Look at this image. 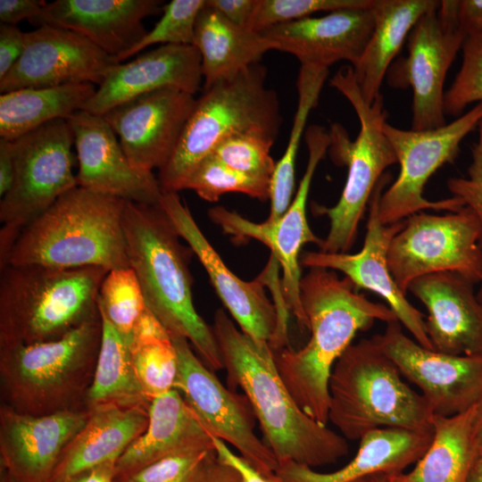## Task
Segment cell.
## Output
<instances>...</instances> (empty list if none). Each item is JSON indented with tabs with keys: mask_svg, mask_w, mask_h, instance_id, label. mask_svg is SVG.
Returning <instances> with one entry per match:
<instances>
[{
	"mask_svg": "<svg viewBox=\"0 0 482 482\" xmlns=\"http://www.w3.org/2000/svg\"><path fill=\"white\" fill-rule=\"evenodd\" d=\"M300 284L301 303L311 337L299 350L274 352L276 366L298 406L322 425L328 422L332 369L359 331L376 320H397L391 309L369 300L346 277L309 268Z\"/></svg>",
	"mask_w": 482,
	"mask_h": 482,
	"instance_id": "cell-2",
	"label": "cell"
},
{
	"mask_svg": "<svg viewBox=\"0 0 482 482\" xmlns=\"http://www.w3.org/2000/svg\"><path fill=\"white\" fill-rule=\"evenodd\" d=\"M351 104L360 122V131L351 141L338 124L329 130L333 162L347 166L345 185L332 207L314 205V211L329 219L328 236L320 246L324 253H347L355 242L360 220L385 170L397 163L394 148L384 131L387 112L383 96L367 104L362 96L353 67L340 68L329 81Z\"/></svg>",
	"mask_w": 482,
	"mask_h": 482,
	"instance_id": "cell-9",
	"label": "cell"
},
{
	"mask_svg": "<svg viewBox=\"0 0 482 482\" xmlns=\"http://www.w3.org/2000/svg\"><path fill=\"white\" fill-rule=\"evenodd\" d=\"M270 179L252 177L232 170L209 154L193 170L184 189L193 190L208 202H216L226 193H242L265 201L270 195Z\"/></svg>",
	"mask_w": 482,
	"mask_h": 482,
	"instance_id": "cell-37",
	"label": "cell"
},
{
	"mask_svg": "<svg viewBox=\"0 0 482 482\" xmlns=\"http://www.w3.org/2000/svg\"><path fill=\"white\" fill-rule=\"evenodd\" d=\"M93 84L29 87L0 96V136L14 140L50 121L67 120L95 95Z\"/></svg>",
	"mask_w": 482,
	"mask_h": 482,
	"instance_id": "cell-33",
	"label": "cell"
},
{
	"mask_svg": "<svg viewBox=\"0 0 482 482\" xmlns=\"http://www.w3.org/2000/svg\"><path fill=\"white\" fill-rule=\"evenodd\" d=\"M473 286L453 272L425 275L409 285L428 310L425 326L433 350L482 358V303Z\"/></svg>",
	"mask_w": 482,
	"mask_h": 482,
	"instance_id": "cell-23",
	"label": "cell"
},
{
	"mask_svg": "<svg viewBox=\"0 0 482 482\" xmlns=\"http://www.w3.org/2000/svg\"><path fill=\"white\" fill-rule=\"evenodd\" d=\"M178 353L174 389L207 433L228 442L252 467L272 481L279 464L254 433V414L246 397L226 388L197 357L188 340L171 337Z\"/></svg>",
	"mask_w": 482,
	"mask_h": 482,
	"instance_id": "cell-15",
	"label": "cell"
},
{
	"mask_svg": "<svg viewBox=\"0 0 482 482\" xmlns=\"http://www.w3.org/2000/svg\"><path fill=\"white\" fill-rule=\"evenodd\" d=\"M1 482H11L5 476H2Z\"/></svg>",
	"mask_w": 482,
	"mask_h": 482,
	"instance_id": "cell-58",
	"label": "cell"
},
{
	"mask_svg": "<svg viewBox=\"0 0 482 482\" xmlns=\"http://www.w3.org/2000/svg\"><path fill=\"white\" fill-rule=\"evenodd\" d=\"M258 0H205V5L235 26L248 29Z\"/></svg>",
	"mask_w": 482,
	"mask_h": 482,
	"instance_id": "cell-46",
	"label": "cell"
},
{
	"mask_svg": "<svg viewBox=\"0 0 482 482\" xmlns=\"http://www.w3.org/2000/svg\"><path fill=\"white\" fill-rule=\"evenodd\" d=\"M14 180L0 201V268L22 229L61 195L78 187L72 130L59 119L12 140Z\"/></svg>",
	"mask_w": 482,
	"mask_h": 482,
	"instance_id": "cell-10",
	"label": "cell"
},
{
	"mask_svg": "<svg viewBox=\"0 0 482 482\" xmlns=\"http://www.w3.org/2000/svg\"><path fill=\"white\" fill-rule=\"evenodd\" d=\"M479 283H480V287H479V290H478V292L477 294V297L479 300V302L482 303V277L480 278Z\"/></svg>",
	"mask_w": 482,
	"mask_h": 482,
	"instance_id": "cell-56",
	"label": "cell"
},
{
	"mask_svg": "<svg viewBox=\"0 0 482 482\" xmlns=\"http://www.w3.org/2000/svg\"><path fill=\"white\" fill-rule=\"evenodd\" d=\"M469 482H482V450L474 463Z\"/></svg>",
	"mask_w": 482,
	"mask_h": 482,
	"instance_id": "cell-54",
	"label": "cell"
},
{
	"mask_svg": "<svg viewBox=\"0 0 482 482\" xmlns=\"http://www.w3.org/2000/svg\"><path fill=\"white\" fill-rule=\"evenodd\" d=\"M217 456L222 461L233 466L240 473L244 482H271L253 467H252L244 458L234 453L222 440L212 436Z\"/></svg>",
	"mask_w": 482,
	"mask_h": 482,
	"instance_id": "cell-49",
	"label": "cell"
},
{
	"mask_svg": "<svg viewBox=\"0 0 482 482\" xmlns=\"http://www.w3.org/2000/svg\"><path fill=\"white\" fill-rule=\"evenodd\" d=\"M437 0H374V27L353 75L362 98L371 104L379 96L387 71L419 19Z\"/></svg>",
	"mask_w": 482,
	"mask_h": 482,
	"instance_id": "cell-30",
	"label": "cell"
},
{
	"mask_svg": "<svg viewBox=\"0 0 482 482\" xmlns=\"http://www.w3.org/2000/svg\"><path fill=\"white\" fill-rule=\"evenodd\" d=\"M374 478H375V476H372V477L362 478V479L357 480L355 482H374Z\"/></svg>",
	"mask_w": 482,
	"mask_h": 482,
	"instance_id": "cell-57",
	"label": "cell"
},
{
	"mask_svg": "<svg viewBox=\"0 0 482 482\" xmlns=\"http://www.w3.org/2000/svg\"><path fill=\"white\" fill-rule=\"evenodd\" d=\"M118 63L73 31L40 26L26 32L24 52L0 80V91L80 83L99 86Z\"/></svg>",
	"mask_w": 482,
	"mask_h": 482,
	"instance_id": "cell-18",
	"label": "cell"
},
{
	"mask_svg": "<svg viewBox=\"0 0 482 482\" xmlns=\"http://www.w3.org/2000/svg\"><path fill=\"white\" fill-rule=\"evenodd\" d=\"M44 0H0V21L2 24L16 25L29 21L38 15L46 5Z\"/></svg>",
	"mask_w": 482,
	"mask_h": 482,
	"instance_id": "cell-47",
	"label": "cell"
},
{
	"mask_svg": "<svg viewBox=\"0 0 482 482\" xmlns=\"http://www.w3.org/2000/svg\"><path fill=\"white\" fill-rule=\"evenodd\" d=\"M212 330L227 370L229 388L245 394L265 444L279 466L310 468L334 463L349 452L347 440L307 415L296 403L276 366L268 343H258L219 309Z\"/></svg>",
	"mask_w": 482,
	"mask_h": 482,
	"instance_id": "cell-1",
	"label": "cell"
},
{
	"mask_svg": "<svg viewBox=\"0 0 482 482\" xmlns=\"http://www.w3.org/2000/svg\"><path fill=\"white\" fill-rule=\"evenodd\" d=\"M478 138L471 146V162L467 177L451 178L447 187L453 196L459 197L476 215L480 226L479 246L482 250V120L478 128Z\"/></svg>",
	"mask_w": 482,
	"mask_h": 482,
	"instance_id": "cell-44",
	"label": "cell"
},
{
	"mask_svg": "<svg viewBox=\"0 0 482 482\" xmlns=\"http://www.w3.org/2000/svg\"><path fill=\"white\" fill-rule=\"evenodd\" d=\"M193 46L201 56L204 88L235 77L275 50L262 33L233 25L205 4L196 18Z\"/></svg>",
	"mask_w": 482,
	"mask_h": 482,
	"instance_id": "cell-31",
	"label": "cell"
},
{
	"mask_svg": "<svg viewBox=\"0 0 482 482\" xmlns=\"http://www.w3.org/2000/svg\"><path fill=\"white\" fill-rule=\"evenodd\" d=\"M275 139L258 134H238L220 141L210 154L241 173L270 179L276 162L270 155Z\"/></svg>",
	"mask_w": 482,
	"mask_h": 482,
	"instance_id": "cell-41",
	"label": "cell"
},
{
	"mask_svg": "<svg viewBox=\"0 0 482 482\" xmlns=\"http://www.w3.org/2000/svg\"><path fill=\"white\" fill-rule=\"evenodd\" d=\"M25 34L17 25L0 26V80L10 71L25 49Z\"/></svg>",
	"mask_w": 482,
	"mask_h": 482,
	"instance_id": "cell-45",
	"label": "cell"
},
{
	"mask_svg": "<svg viewBox=\"0 0 482 482\" xmlns=\"http://www.w3.org/2000/svg\"><path fill=\"white\" fill-rule=\"evenodd\" d=\"M216 455L211 439L164 456L115 482H195Z\"/></svg>",
	"mask_w": 482,
	"mask_h": 482,
	"instance_id": "cell-40",
	"label": "cell"
},
{
	"mask_svg": "<svg viewBox=\"0 0 482 482\" xmlns=\"http://www.w3.org/2000/svg\"><path fill=\"white\" fill-rule=\"evenodd\" d=\"M137 378L152 401L174 389L178 353L169 333L129 345Z\"/></svg>",
	"mask_w": 482,
	"mask_h": 482,
	"instance_id": "cell-38",
	"label": "cell"
},
{
	"mask_svg": "<svg viewBox=\"0 0 482 482\" xmlns=\"http://www.w3.org/2000/svg\"><path fill=\"white\" fill-rule=\"evenodd\" d=\"M328 68L301 63L297 80V107L293 120L288 142L282 157L276 162L270 182V210L267 219L274 221L287 210L295 188V168L300 142L304 135L307 120L317 106Z\"/></svg>",
	"mask_w": 482,
	"mask_h": 482,
	"instance_id": "cell-35",
	"label": "cell"
},
{
	"mask_svg": "<svg viewBox=\"0 0 482 482\" xmlns=\"http://www.w3.org/2000/svg\"><path fill=\"white\" fill-rule=\"evenodd\" d=\"M390 176L385 173L378 182L369 202L367 232L362 248L356 253L304 252L300 263L308 268L339 270L357 289H366L383 298L413 339L423 347L432 349L426 332L425 317L406 298L396 285L388 266L387 253L390 242L399 232L404 220L385 225L378 213L379 201Z\"/></svg>",
	"mask_w": 482,
	"mask_h": 482,
	"instance_id": "cell-17",
	"label": "cell"
},
{
	"mask_svg": "<svg viewBox=\"0 0 482 482\" xmlns=\"http://www.w3.org/2000/svg\"><path fill=\"white\" fill-rule=\"evenodd\" d=\"M408 55L391 64L387 84L412 91V130L446 124L444 86L447 72L466 39L458 25L456 0L438 1L408 36Z\"/></svg>",
	"mask_w": 482,
	"mask_h": 482,
	"instance_id": "cell-13",
	"label": "cell"
},
{
	"mask_svg": "<svg viewBox=\"0 0 482 482\" xmlns=\"http://www.w3.org/2000/svg\"><path fill=\"white\" fill-rule=\"evenodd\" d=\"M402 376L421 392L434 415L450 417L475 406L482 397V358L428 349L403 331L398 320L373 337Z\"/></svg>",
	"mask_w": 482,
	"mask_h": 482,
	"instance_id": "cell-16",
	"label": "cell"
},
{
	"mask_svg": "<svg viewBox=\"0 0 482 482\" xmlns=\"http://www.w3.org/2000/svg\"><path fill=\"white\" fill-rule=\"evenodd\" d=\"M67 121L74 137L79 187L128 202L159 204L162 191L157 177L129 162L103 116L80 110Z\"/></svg>",
	"mask_w": 482,
	"mask_h": 482,
	"instance_id": "cell-22",
	"label": "cell"
},
{
	"mask_svg": "<svg viewBox=\"0 0 482 482\" xmlns=\"http://www.w3.org/2000/svg\"><path fill=\"white\" fill-rule=\"evenodd\" d=\"M461 50V68L444 97L445 114L452 116L482 102V39L466 37Z\"/></svg>",
	"mask_w": 482,
	"mask_h": 482,
	"instance_id": "cell-43",
	"label": "cell"
},
{
	"mask_svg": "<svg viewBox=\"0 0 482 482\" xmlns=\"http://www.w3.org/2000/svg\"><path fill=\"white\" fill-rule=\"evenodd\" d=\"M101 337L102 318L98 309L59 338L1 345L4 403L19 412L37 416L86 404Z\"/></svg>",
	"mask_w": 482,
	"mask_h": 482,
	"instance_id": "cell-5",
	"label": "cell"
},
{
	"mask_svg": "<svg viewBox=\"0 0 482 482\" xmlns=\"http://www.w3.org/2000/svg\"><path fill=\"white\" fill-rule=\"evenodd\" d=\"M14 159L12 140L0 139V195L3 197L14 180Z\"/></svg>",
	"mask_w": 482,
	"mask_h": 482,
	"instance_id": "cell-51",
	"label": "cell"
},
{
	"mask_svg": "<svg viewBox=\"0 0 482 482\" xmlns=\"http://www.w3.org/2000/svg\"><path fill=\"white\" fill-rule=\"evenodd\" d=\"M116 461H109L83 470L62 482H115Z\"/></svg>",
	"mask_w": 482,
	"mask_h": 482,
	"instance_id": "cell-52",
	"label": "cell"
},
{
	"mask_svg": "<svg viewBox=\"0 0 482 482\" xmlns=\"http://www.w3.org/2000/svg\"><path fill=\"white\" fill-rule=\"evenodd\" d=\"M482 120V102L452 122L430 130H405L384 125L400 165L396 179L385 190L379 201V218L389 225L427 209L456 212L465 205L456 196L430 201L423 190L429 178L459 154L461 141Z\"/></svg>",
	"mask_w": 482,
	"mask_h": 482,
	"instance_id": "cell-12",
	"label": "cell"
},
{
	"mask_svg": "<svg viewBox=\"0 0 482 482\" xmlns=\"http://www.w3.org/2000/svg\"><path fill=\"white\" fill-rule=\"evenodd\" d=\"M260 62L204 88L166 164L158 171L162 193L184 189L195 166L225 138L258 134L276 140L282 118L275 90Z\"/></svg>",
	"mask_w": 482,
	"mask_h": 482,
	"instance_id": "cell-8",
	"label": "cell"
},
{
	"mask_svg": "<svg viewBox=\"0 0 482 482\" xmlns=\"http://www.w3.org/2000/svg\"><path fill=\"white\" fill-rule=\"evenodd\" d=\"M147 411L145 430L116 461L115 481L164 456L212 439L176 389L154 397Z\"/></svg>",
	"mask_w": 482,
	"mask_h": 482,
	"instance_id": "cell-29",
	"label": "cell"
},
{
	"mask_svg": "<svg viewBox=\"0 0 482 482\" xmlns=\"http://www.w3.org/2000/svg\"><path fill=\"white\" fill-rule=\"evenodd\" d=\"M159 204L198 258L240 329L254 341L270 345L278 333L279 319L275 303L265 293L263 276L245 281L235 275L205 237L178 193H162Z\"/></svg>",
	"mask_w": 482,
	"mask_h": 482,
	"instance_id": "cell-20",
	"label": "cell"
},
{
	"mask_svg": "<svg viewBox=\"0 0 482 482\" xmlns=\"http://www.w3.org/2000/svg\"><path fill=\"white\" fill-rule=\"evenodd\" d=\"M195 104V95L167 87L132 98L102 116L129 162L153 171L170 160Z\"/></svg>",
	"mask_w": 482,
	"mask_h": 482,
	"instance_id": "cell-19",
	"label": "cell"
},
{
	"mask_svg": "<svg viewBox=\"0 0 482 482\" xmlns=\"http://www.w3.org/2000/svg\"><path fill=\"white\" fill-rule=\"evenodd\" d=\"M100 312L129 342L133 328L145 310V301L134 270L129 268L110 270L97 296Z\"/></svg>",
	"mask_w": 482,
	"mask_h": 482,
	"instance_id": "cell-36",
	"label": "cell"
},
{
	"mask_svg": "<svg viewBox=\"0 0 482 482\" xmlns=\"http://www.w3.org/2000/svg\"><path fill=\"white\" fill-rule=\"evenodd\" d=\"M308 162L297 192L286 212L277 220L262 223L251 221L223 206L209 210L208 215L223 232L237 238H253L264 244L281 267L280 282L285 304L301 328H308V321L301 303L300 252L307 243L319 245L322 240L314 235L306 215V205L312 181L320 162L330 145L329 131L320 125H311L304 133Z\"/></svg>",
	"mask_w": 482,
	"mask_h": 482,
	"instance_id": "cell-14",
	"label": "cell"
},
{
	"mask_svg": "<svg viewBox=\"0 0 482 482\" xmlns=\"http://www.w3.org/2000/svg\"><path fill=\"white\" fill-rule=\"evenodd\" d=\"M162 3L160 0H56L46 3L29 22L37 27L52 26L73 31L117 61L147 33L143 21L160 13Z\"/></svg>",
	"mask_w": 482,
	"mask_h": 482,
	"instance_id": "cell-24",
	"label": "cell"
},
{
	"mask_svg": "<svg viewBox=\"0 0 482 482\" xmlns=\"http://www.w3.org/2000/svg\"><path fill=\"white\" fill-rule=\"evenodd\" d=\"M373 27L370 7L307 17L270 27L260 33L274 44L275 50L295 56L300 63L328 68L347 61L353 67L368 44Z\"/></svg>",
	"mask_w": 482,
	"mask_h": 482,
	"instance_id": "cell-26",
	"label": "cell"
},
{
	"mask_svg": "<svg viewBox=\"0 0 482 482\" xmlns=\"http://www.w3.org/2000/svg\"><path fill=\"white\" fill-rule=\"evenodd\" d=\"M432 438L433 428L374 429L360 439L356 455L343 468L321 473L310 467L289 462L278 467L271 482H355L376 475L402 473L420 459Z\"/></svg>",
	"mask_w": 482,
	"mask_h": 482,
	"instance_id": "cell-27",
	"label": "cell"
},
{
	"mask_svg": "<svg viewBox=\"0 0 482 482\" xmlns=\"http://www.w3.org/2000/svg\"><path fill=\"white\" fill-rule=\"evenodd\" d=\"M480 234L478 220L467 206L445 215L420 212L409 216L388 248V266L396 285L406 294L411 281L437 272L479 283Z\"/></svg>",
	"mask_w": 482,
	"mask_h": 482,
	"instance_id": "cell-11",
	"label": "cell"
},
{
	"mask_svg": "<svg viewBox=\"0 0 482 482\" xmlns=\"http://www.w3.org/2000/svg\"><path fill=\"white\" fill-rule=\"evenodd\" d=\"M87 422L62 452L51 482H62L109 461L123 452L145 430L147 407L114 403L88 408Z\"/></svg>",
	"mask_w": 482,
	"mask_h": 482,
	"instance_id": "cell-28",
	"label": "cell"
},
{
	"mask_svg": "<svg viewBox=\"0 0 482 482\" xmlns=\"http://www.w3.org/2000/svg\"><path fill=\"white\" fill-rule=\"evenodd\" d=\"M123 229L130 268L146 307L170 337L187 338L208 369H224L212 327L194 305L188 268L193 252L180 243L163 209L160 204L125 201Z\"/></svg>",
	"mask_w": 482,
	"mask_h": 482,
	"instance_id": "cell-3",
	"label": "cell"
},
{
	"mask_svg": "<svg viewBox=\"0 0 482 482\" xmlns=\"http://www.w3.org/2000/svg\"><path fill=\"white\" fill-rule=\"evenodd\" d=\"M456 16L466 37L482 39V0H456Z\"/></svg>",
	"mask_w": 482,
	"mask_h": 482,
	"instance_id": "cell-48",
	"label": "cell"
},
{
	"mask_svg": "<svg viewBox=\"0 0 482 482\" xmlns=\"http://www.w3.org/2000/svg\"><path fill=\"white\" fill-rule=\"evenodd\" d=\"M195 482H244L233 466L222 461L216 455L204 466Z\"/></svg>",
	"mask_w": 482,
	"mask_h": 482,
	"instance_id": "cell-50",
	"label": "cell"
},
{
	"mask_svg": "<svg viewBox=\"0 0 482 482\" xmlns=\"http://www.w3.org/2000/svg\"><path fill=\"white\" fill-rule=\"evenodd\" d=\"M124 205V200L114 196L79 186L71 188L22 229L5 265L108 271L130 267Z\"/></svg>",
	"mask_w": 482,
	"mask_h": 482,
	"instance_id": "cell-4",
	"label": "cell"
},
{
	"mask_svg": "<svg viewBox=\"0 0 482 482\" xmlns=\"http://www.w3.org/2000/svg\"><path fill=\"white\" fill-rule=\"evenodd\" d=\"M87 406L46 415L0 408V461L11 482H51L60 457L87 420Z\"/></svg>",
	"mask_w": 482,
	"mask_h": 482,
	"instance_id": "cell-21",
	"label": "cell"
},
{
	"mask_svg": "<svg viewBox=\"0 0 482 482\" xmlns=\"http://www.w3.org/2000/svg\"><path fill=\"white\" fill-rule=\"evenodd\" d=\"M203 80L201 56L193 45H162L116 64L82 111L102 116L138 96L162 88L195 95Z\"/></svg>",
	"mask_w": 482,
	"mask_h": 482,
	"instance_id": "cell-25",
	"label": "cell"
},
{
	"mask_svg": "<svg viewBox=\"0 0 482 482\" xmlns=\"http://www.w3.org/2000/svg\"><path fill=\"white\" fill-rule=\"evenodd\" d=\"M477 417H476V432L477 440L479 449L482 450V397L476 404Z\"/></svg>",
	"mask_w": 482,
	"mask_h": 482,
	"instance_id": "cell-53",
	"label": "cell"
},
{
	"mask_svg": "<svg viewBox=\"0 0 482 482\" xmlns=\"http://www.w3.org/2000/svg\"><path fill=\"white\" fill-rule=\"evenodd\" d=\"M374 0H258L249 29L261 32L270 27L311 17L318 12L370 8Z\"/></svg>",
	"mask_w": 482,
	"mask_h": 482,
	"instance_id": "cell-42",
	"label": "cell"
},
{
	"mask_svg": "<svg viewBox=\"0 0 482 482\" xmlns=\"http://www.w3.org/2000/svg\"><path fill=\"white\" fill-rule=\"evenodd\" d=\"M109 271L98 267L0 268V346L54 340L98 311Z\"/></svg>",
	"mask_w": 482,
	"mask_h": 482,
	"instance_id": "cell-7",
	"label": "cell"
},
{
	"mask_svg": "<svg viewBox=\"0 0 482 482\" xmlns=\"http://www.w3.org/2000/svg\"><path fill=\"white\" fill-rule=\"evenodd\" d=\"M100 314L101 343L93 379L86 396V406L114 403L148 408L151 400L137 378L127 340Z\"/></svg>",
	"mask_w": 482,
	"mask_h": 482,
	"instance_id": "cell-34",
	"label": "cell"
},
{
	"mask_svg": "<svg viewBox=\"0 0 482 482\" xmlns=\"http://www.w3.org/2000/svg\"><path fill=\"white\" fill-rule=\"evenodd\" d=\"M476 405L461 413L434 415L432 441L408 473L396 482H469L480 449L476 432Z\"/></svg>",
	"mask_w": 482,
	"mask_h": 482,
	"instance_id": "cell-32",
	"label": "cell"
},
{
	"mask_svg": "<svg viewBox=\"0 0 482 482\" xmlns=\"http://www.w3.org/2000/svg\"><path fill=\"white\" fill-rule=\"evenodd\" d=\"M204 4L205 0H172L163 4L158 22L117 61L122 62L153 45H193L196 18Z\"/></svg>",
	"mask_w": 482,
	"mask_h": 482,
	"instance_id": "cell-39",
	"label": "cell"
},
{
	"mask_svg": "<svg viewBox=\"0 0 482 482\" xmlns=\"http://www.w3.org/2000/svg\"><path fill=\"white\" fill-rule=\"evenodd\" d=\"M328 392V421L346 440L382 428H433L429 405L373 337L352 344L338 358Z\"/></svg>",
	"mask_w": 482,
	"mask_h": 482,
	"instance_id": "cell-6",
	"label": "cell"
},
{
	"mask_svg": "<svg viewBox=\"0 0 482 482\" xmlns=\"http://www.w3.org/2000/svg\"><path fill=\"white\" fill-rule=\"evenodd\" d=\"M395 474H391V475H386V474H382V475H376L375 478H374V482H396L395 478Z\"/></svg>",
	"mask_w": 482,
	"mask_h": 482,
	"instance_id": "cell-55",
	"label": "cell"
}]
</instances>
